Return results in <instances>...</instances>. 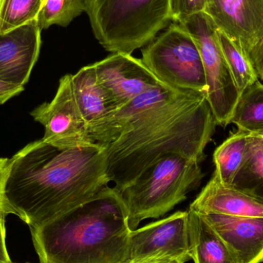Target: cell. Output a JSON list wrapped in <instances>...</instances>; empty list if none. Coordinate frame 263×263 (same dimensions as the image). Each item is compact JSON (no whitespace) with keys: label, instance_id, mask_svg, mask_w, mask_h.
Returning a JSON list of instances; mask_svg holds the SVG:
<instances>
[{"label":"cell","instance_id":"obj_8","mask_svg":"<svg viewBox=\"0 0 263 263\" xmlns=\"http://www.w3.org/2000/svg\"><path fill=\"white\" fill-rule=\"evenodd\" d=\"M30 115L43 125L42 139L49 145L64 149L94 145L76 101L70 74L60 79L52 101L37 106Z\"/></svg>","mask_w":263,"mask_h":263},{"label":"cell","instance_id":"obj_6","mask_svg":"<svg viewBox=\"0 0 263 263\" xmlns=\"http://www.w3.org/2000/svg\"><path fill=\"white\" fill-rule=\"evenodd\" d=\"M142 55L144 64L163 84L178 90L206 93L199 49L179 23H172L142 49Z\"/></svg>","mask_w":263,"mask_h":263},{"label":"cell","instance_id":"obj_11","mask_svg":"<svg viewBox=\"0 0 263 263\" xmlns=\"http://www.w3.org/2000/svg\"><path fill=\"white\" fill-rule=\"evenodd\" d=\"M97 79L120 110L139 96L162 84L140 59L117 52L93 63Z\"/></svg>","mask_w":263,"mask_h":263},{"label":"cell","instance_id":"obj_9","mask_svg":"<svg viewBox=\"0 0 263 263\" xmlns=\"http://www.w3.org/2000/svg\"><path fill=\"white\" fill-rule=\"evenodd\" d=\"M129 263H147L172 259L190 260L189 212L178 211L168 217L133 230Z\"/></svg>","mask_w":263,"mask_h":263},{"label":"cell","instance_id":"obj_1","mask_svg":"<svg viewBox=\"0 0 263 263\" xmlns=\"http://www.w3.org/2000/svg\"><path fill=\"white\" fill-rule=\"evenodd\" d=\"M109 182L104 148L64 149L41 139L9 159L5 212L36 228L89 200Z\"/></svg>","mask_w":263,"mask_h":263},{"label":"cell","instance_id":"obj_16","mask_svg":"<svg viewBox=\"0 0 263 263\" xmlns=\"http://www.w3.org/2000/svg\"><path fill=\"white\" fill-rule=\"evenodd\" d=\"M189 212V245L195 263H240L203 216Z\"/></svg>","mask_w":263,"mask_h":263},{"label":"cell","instance_id":"obj_5","mask_svg":"<svg viewBox=\"0 0 263 263\" xmlns=\"http://www.w3.org/2000/svg\"><path fill=\"white\" fill-rule=\"evenodd\" d=\"M171 0H86L99 43L109 52L132 54L173 23Z\"/></svg>","mask_w":263,"mask_h":263},{"label":"cell","instance_id":"obj_14","mask_svg":"<svg viewBox=\"0 0 263 263\" xmlns=\"http://www.w3.org/2000/svg\"><path fill=\"white\" fill-rule=\"evenodd\" d=\"M201 215L240 263L263 262V217Z\"/></svg>","mask_w":263,"mask_h":263},{"label":"cell","instance_id":"obj_22","mask_svg":"<svg viewBox=\"0 0 263 263\" xmlns=\"http://www.w3.org/2000/svg\"><path fill=\"white\" fill-rule=\"evenodd\" d=\"M86 0H43L37 18L41 30L53 25L66 26L83 12Z\"/></svg>","mask_w":263,"mask_h":263},{"label":"cell","instance_id":"obj_27","mask_svg":"<svg viewBox=\"0 0 263 263\" xmlns=\"http://www.w3.org/2000/svg\"><path fill=\"white\" fill-rule=\"evenodd\" d=\"M253 66L257 72L259 80H263V41L251 57Z\"/></svg>","mask_w":263,"mask_h":263},{"label":"cell","instance_id":"obj_19","mask_svg":"<svg viewBox=\"0 0 263 263\" xmlns=\"http://www.w3.org/2000/svg\"><path fill=\"white\" fill-rule=\"evenodd\" d=\"M218 43L226 63L234 79L239 94L259 80L249 54L222 31L216 28Z\"/></svg>","mask_w":263,"mask_h":263},{"label":"cell","instance_id":"obj_15","mask_svg":"<svg viewBox=\"0 0 263 263\" xmlns=\"http://www.w3.org/2000/svg\"><path fill=\"white\" fill-rule=\"evenodd\" d=\"M190 210L200 214L263 217L262 202L235 187L224 185L215 173Z\"/></svg>","mask_w":263,"mask_h":263},{"label":"cell","instance_id":"obj_23","mask_svg":"<svg viewBox=\"0 0 263 263\" xmlns=\"http://www.w3.org/2000/svg\"><path fill=\"white\" fill-rule=\"evenodd\" d=\"M213 0H171V17L173 23H179L187 17L200 13Z\"/></svg>","mask_w":263,"mask_h":263},{"label":"cell","instance_id":"obj_10","mask_svg":"<svg viewBox=\"0 0 263 263\" xmlns=\"http://www.w3.org/2000/svg\"><path fill=\"white\" fill-rule=\"evenodd\" d=\"M72 83L91 142L106 148L117 137L115 120L118 108L97 81L93 64L72 75Z\"/></svg>","mask_w":263,"mask_h":263},{"label":"cell","instance_id":"obj_17","mask_svg":"<svg viewBox=\"0 0 263 263\" xmlns=\"http://www.w3.org/2000/svg\"><path fill=\"white\" fill-rule=\"evenodd\" d=\"M232 186L263 203V129L247 133L245 160Z\"/></svg>","mask_w":263,"mask_h":263},{"label":"cell","instance_id":"obj_20","mask_svg":"<svg viewBox=\"0 0 263 263\" xmlns=\"http://www.w3.org/2000/svg\"><path fill=\"white\" fill-rule=\"evenodd\" d=\"M231 123L238 130L252 133L263 129V84L259 80L239 96Z\"/></svg>","mask_w":263,"mask_h":263},{"label":"cell","instance_id":"obj_28","mask_svg":"<svg viewBox=\"0 0 263 263\" xmlns=\"http://www.w3.org/2000/svg\"><path fill=\"white\" fill-rule=\"evenodd\" d=\"M147 263H182L180 261L176 260V259H161V260L154 261V262Z\"/></svg>","mask_w":263,"mask_h":263},{"label":"cell","instance_id":"obj_13","mask_svg":"<svg viewBox=\"0 0 263 263\" xmlns=\"http://www.w3.org/2000/svg\"><path fill=\"white\" fill-rule=\"evenodd\" d=\"M37 20L6 34H0V80L23 86L29 82L41 47Z\"/></svg>","mask_w":263,"mask_h":263},{"label":"cell","instance_id":"obj_24","mask_svg":"<svg viewBox=\"0 0 263 263\" xmlns=\"http://www.w3.org/2000/svg\"><path fill=\"white\" fill-rule=\"evenodd\" d=\"M23 86L5 83L0 80V105L9 101L24 90Z\"/></svg>","mask_w":263,"mask_h":263},{"label":"cell","instance_id":"obj_3","mask_svg":"<svg viewBox=\"0 0 263 263\" xmlns=\"http://www.w3.org/2000/svg\"><path fill=\"white\" fill-rule=\"evenodd\" d=\"M30 230L40 263H129L132 230L114 187Z\"/></svg>","mask_w":263,"mask_h":263},{"label":"cell","instance_id":"obj_7","mask_svg":"<svg viewBox=\"0 0 263 263\" xmlns=\"http://www.w3.org/2000/svg\"><path fill=\"white\" fill-rule=\"evenodd\" d=\"M179 24L190 34L200 53L206 81V98L217 126L231 123L239 94L218 43L216 27L204 12L187 17Z\"/></svg>","mask_w":263,"mask_h":263},{"label":"cell","instance_id":"obj_26","mask_svg":"<svg viewBox=\"0 0 263 263\" xmlns=\"http://www.w3.org/2000/svg\"><path fill=\"white\" fill-rule=\"evenodd\" d=\"M9 159L0 158V214H6L4 210V186L9 168ZM7 216V215H6Z\"/></svg>","mask_w":263,"mask_h":263},{"label":"cell","instance_id":"obj_4","mask_svg":"<svg viewBox=\"0 0 263 263\" xmlns=\"http://www.w3.org/2000/svg\"><path fill=\"white\" fill-rule=\"evenodd\" d=\"M199 164L183 155H166L118 191L127 211L132 231L144 219L161 217L185 200L187 194L203 178Z\"/></svg>","mask_w":263,"mask_h":263},{"label":"cell","instance_id":"obj_18","mask_svg":"<svg viewBox=\"0 0 263 263\" xmlns=\"http://www.w3.org/2000/svg\"><path fill=\"white\" fill-rule=\"evenodd\" d=\"M247 133L238 130L227 138L213 153L216 173L219 181L229 186L233 185L240 171L246 157Z\"/></svg>","mask_w":263,"mask_h":263},{"label":"cell","instance_id":"obj_12","mask_svg":"<svg viewBox=\"0 0 263 263\" xmlns=\"http://www.w3.org/2000/svg\"><path fill=\"white\" fill-rule=\"evenodd\" d=\"M203 12L250 58L262 43L263 0H213Z\"/></svg>","mask_w":263,"mask_h":263},{"label":"cell","instance_id":"obj_2","mask_svg":"<svg viewBox=\"0 0 263 263\" xmlns=\"http://www.w3.org/2000/svg\"><path fill=\"white\" fill-rule=\"evenodd\" d=\"M216 126L206 93L185 91L104 148L108 179L120 191L166 155H183L201 162Z\"/></svg>","mask_w":263,"mask_h":263},{"label":"cell","instance_id":"obj_25","mask_svg":"<svg viewBox=\"0 0 263 263\" xmlns=\"http://www.w3.org/2000/svg\"><path fill=\"white\" fill-rule=\"evenodd\" d=\"M6 214H0V263H12L6 248Z\"/></svg>","mask_w":263,"mask_h":263},{"label":"cell","instance_id":"obj_21","mask_svg":"<svg viewBox=\"0 0 263 263\" xmlns=\"http://www.w3.org/2000/svg\"><path fill=\"white\" fill-rule=\"evenodd\" d=\"M43 0H0V34L37 20Z\"/></svg>","mask_w":263,"mask_h":263}]
</instances>
